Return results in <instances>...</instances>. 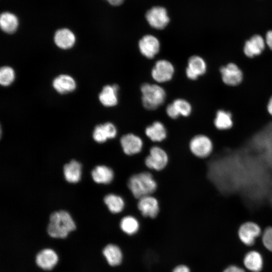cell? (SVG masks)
<instances>
[{
  "instance_id": "cell-15",
  "label": "cell",
  "mask_w": 272,
  "mask_h": 272,
  "mask_svg": "<svg viewBox=\"0 0 272 272\" xmlns=\"http://www.w3.org/2000/svg\"><path fill=\"white\" fill-rule=\"evenodd\" d=\"M206 71L207 64L202 57L195 55L188 58L185 73L189 79L195 80L205 74Z\"/></svg>"
},
{
  "instance_id": "cell-6",
  "label": "cell",
  "mask_w": 272,
  "mask_h": 272,
  "mask_svg": "<svg viewBox=\"0 0 272 272\" xmlns=\"http://www.w3.org/2000/svg\"><path fill=\"white\" fill-rule=\"evenodd\" d=\"M59 261L58 255L53 249L46 247L40 250L35 256V263L40 269L45 271L52 270Z\"/></svg>"
},
{
  "instance_id": "cell-32",
  "label": "cell",
  "mask_w": 272,
  "mask_h": 272,
  "mask_svg": "<svg viewBox=\"0 0 272 272\" xmlns=\"http://www.w3.org/2000/svg\"><path fill=\"white\" fill-rule=\"evenodd\" d=\"M166 112L167 115L172 119H176L180 116L176 108L172 103L167 106Z\"/></svg>"
},
{
  "instance_id": "cell-30",
  "label": "cell",
  "mask_w": 272,
  "mask_h": 272,
  "mask_svg": "<svg viewBox=\"0 0 272 272\" xmlns=\"http://www.w3.org/2000/svg\"><path fill=\"white\" fill-rule=\"evenodd\" d=\"M15 78L14 70L9 66H3L0 70V83L2 86L10 85Z\"/></svg>"
},
{
  "instance_id": "cell-20",
  "label": "cell",
  "mask_w": 272,
  "mask_h": 272,
  "mask_svg": "<svg viewBox=\"0 0 272 272\" xmlns=\"http://www.w3.org/2000/svg\"><path fill=\"white\" fill-rule=\"evenodd\" d=\"M213 123L215 128L219 131L229 130L234 126L232 114L224 110L217 111Z\"/></svg>"
},
{
  "instance_id": "cell-13",
  "label": "cell",
  "mask_w": 272,
  "mask_h": 272,
  "mask_svg": "<svg viewBox=\"0 0 272 272\" xmlns=\"http://www.w3.org/2000/svg\"><path fill=\"white\" fill-rule=\"evenodd\" d=\"M223 82L229 86H236L239 84L243 79L241 70L235 63L231 62L220 69Z\"/></svg>"
},
{
  "instance_id": "cell-7",
  "label": "cell",
  "mask_w": 272,
  "mask_h": 272,
  "mask_svg": "<svg viewBox=\"0 0 272 272\" xmlns=\"http://www.w3.org/2000/svg\"><path fill=\"white\" fill-rule=\"evenodd\" d=\"M261 233L260 226L256 222L251 221L242 223L238 229V234L240 240L247 246L252 245L255 239Z\"/></svg>"
},
{
  "instance_id": "cell-26",
  "label": "cell",
  "mask_w": 272,
  "mask_h": 272,
  "mask_svg": "<svg viewBox=\"0 0 272 272\" xmlns=\"http://www.w3.org/2000/svg\"><path fill=\"white\" fill-rule=\"evenodd\" d=\"M18 21L17 17L9 12H4L0 16L1 29L8 34L14 33L18 27Z\"/></svg>"
},
{
  "instance_id": "cell-29",
  "label": "cell",
  "mask_w": 272,
  "mask_h": 272,
  "mask_svg": "<svg viewBox=\"0 0 272 272\" xmlns=\"http://www.w3.org/2000/svg\"><path fill=\"white\" fill-rule=\"evenodd\" d=\"M172 103L175 106L180 115L188 116L192 111L190 104L186 100L178 98L174 100Z\"/></svg>"
},
{
  "instance_id": "cell-5",
  "label": "cell",
  "mask_w": 272,
  "mask_h": 272,
  "mask_svg": "<svg viewBox=\"0 0 272 272\" xmlns=\"http://www.w3.org/2000/svg\"><path fill=\"white\" fill-rule=\"evenodd\" d=\"M169 158L166 152L159 146L150 148L149 155L145 159L146 166L155 171H161L167 165Z\"/></svg>"
},
{
  "instance_id": "cell-24",
  "label": "cell",
  "mask_w": 272,
  "mask_h": 272,
  "mask_svg": "<svg viewBox=\"0 0 272 272\" xmlns=\"http://www.w3.org/2000/svg\"><path fill=\"white\" fill-rule=\"evenodd\" d=\"M63 174L65 180L70 183H77L81 179V165L73 160L69 163L66 164L63 167Z\"/></svg>"
},
{
  "instance_id": "cell-16",
  "label": "cell",
  "mask_w": 272,
  "mask_h": 272,
  "mask_svg": "<svg viewBox=\"0 0 272 272\" xmlns=\"http://www.w3.org/2000/svg\"><path fill=\"white\" fill-rule=\"evenodd\" d=\"M117 134L115 126L111 122L97 125L94 128L93 137L99 143L106 142L108 139L114 138Z\"/></svg>"
},
{
  "instance_id": "cell-4",
  "label": "cell",
  "mask_w": 272,
  "mask_h": 272,
  "mask_svg": "<svg viewBox=\"0 0 272 272\" xmlns=\"http://www.w3.org/2000/svg\"><path fill=\"white\" fill-rule=\"evenodd\" d=\"M189 148L194 156L198 159H206L212 154L214 151V144L208 135L199 133L191 139Z\"/></svg>"
},
{
  "instance_id": "cell-35",
  "label": "cell",
  "mask_w": 272,
  "mask_h": 272,
  "mask_svg": "<svg viewBox=\"0 0 272 272\" xmlns=\"http://www.w3.org/2000/svg\"><path fill=\"white\" fill-rule=\"evenodd\" d=\"M265 41L268 47L272 50V30H269L266 33Z\"/></svg>"
},
{
  "instance_id": "cell-8",
  "label": "cell",
  "mask_w": 272,
  "mask_h": 272,
  "mask_svg": "<svg viewBox=\"0 0 272 272\" xmlns=\"http://www.w3.org/2000/svg\"><path fill=\"white\" fill-rule=\"evenodd\" d=\"M174 67L171 62L160 59L156 62L151 71L152 78L158 83H165L172 79Z\"/></svg>"
},
{
  "instance_id": "cell-12",
  "label": "cell",
  "mask_w": 272,
  "mask_h": 272,
  "mask_svg": "<svg viewBox=\"0 0 272 272\" xmlns=\"http://www.w3.org/2000/svg\"><path fill=\"white\" fill-rule=\"evenodd\" d=\"M139 49L145 57L151 59L160 51V43L157 38L152 35H146L139 41Z\"/></svg>"
},
{
  "instance_id": "cell-31",
  "label": "cell",
  "mask_w": 272,
  "mask_h": 272,
  "mask_svg": "<svg viewBox=\"0 0 272 272\" xmlns=\"http://www.w3.org/2000/svg\"><path fill=\"white\" fill-rule=\"evenodd\" d=\"M262 242L265 247L272 251V227L267 226L265 228L262 236Z\"/></svg>"
},
{
  "instance_id": "cell-1",
  "label": "cell",
  "mask_w": 272,
  "mask_h": 272,
  "mask_svg": "<svg viewBox=\"0 0 272 272\" xmlns=\"http://www.w3.org/2000/svg\"><path fill=\"white\" fill-rule=\"evenodd\" d=\"M76 229V224L67 212L61 210L50 215L46 227V233L50 237L65 239Z\"/></svg>"
},
{
  "instance_id": "cell-34",
  "label": "cell",
  "mask_w": 272,
  "mask_h": 272,
  "mask_svg": "<svg viewBox=\"0 0 272 272\" xmlns=\"http://www.w3.org/2000/svg\"><path fill=\"white\" fill-rule=\"evenodd\" d=\"M223 272H245V270L237 266L231 265L227 267Z\"/></svg>"
},
{
  "instance_id": "cell-10",
  "label": "cell",
  "mask_w": 272,
  "mask_h": 272,
  "mask_svg": "<svg viewBox=\"0 0 272 272\" xmlns=\"http://www.w3.org/2000/svg\"><path fill=\"white\" fill-rule=\"evenodd\" d=\"M120 144L123 152L127 156L140 153L143 147L142 139L133 133L123 135L120 139Z\"/></svg>"
},
{
  "instance_id": "cell-19",
  "label": "cell",
  "mask_w": 272,
  "mask_h": 272,
  "mask_svg": "<svg viewBox=\"0 0 272 272\" xmlns=\"http://www.w3.org/2000/svg\"><path fill=\"white\" fill-rule=\"evenodd\" d=\"M146 136L153 142H161L167 137V130L163 123L159 121L153 122L145 130Z\"/></svg>"
},
{
  "instance_id": "cell-14",
  "label": "cell",
  "mask_w": 272,
  "mask_h": 272,
  "mask_svg": "<svg viewBox=\"0 0 272 272\" xmlns=\"http://www.w3.org/2000/svg\"><path fill=\"white\" fill-rule=\"evenodd\" d=\"M101 253L109 266L116 267L122 263L123 253L120 247L116 244L113 243L107 244L102 249Z\"/></svg>"
},
{
  "instance_id": "cell-33",
  "label": "cell",
  "mask_w": 272,
  "mask_h": 272,
  "mask_svg": "<svg viewBox=\"0 0 272 272\" xmlns=\"http://www.w3.org/2000/svg\"><path fill=\"white\" fill-rule=\"evenodd\" d=\"M172 272H190V269L186 265L179 264L176 266Z\"/></svg>"
},
{
  "instance_id": "cell-11",
  "label": "cell",
  "mask_w": 272,
  "mask_h": 272,
  "mask_svg": "<svg viewBox=\"0 0 272 272\" xmlns=\"http://www.w3.org/2000/svg\"><path fill=\"white\" fill-rule=\"evenodd\" d=\"M137 207L143 217H149L151 219L156 218L160 211L158 199L151 195L139 199Z\"/></svg>"
},
{
  "instance_id": "cell-9",
  "label": "cell",
  "mask_w": 272,
  "mask_h": 272,
  "mask_svg": "<svg viewBox=\"0 0 272 272\" xmlns=\"http://www.w3.org/2000/svg\"><path fill=\"white\" fill-rule=\"evenodd\" d=\"M146 18L150 25L156 29H163L169 22L166 10L161 7H154L148 11Z\"/></svg>"
},
{
  "instance_id": "cell-3",
  "label": "cell",
  "mask_w": 272,
  "mask_h": 272,
  "mask_svg": "<svg viewBox=\"0 0 272 272\" xmlns=\"http://www.w3.org/2000/svg\"><path fill=\"white\" fill-rule=\"evenodd\" d=\"M142 102L147 110L156 109L165 101L166 94L165 90L157 84L145 83L141 85Z\"/></svg>"
},
{
  "instance_id": "cell-21",
  "label": "cell",
  "mask_w": 272,
  "mask_h": 272,
  "mask_svg": "<svg viewBox=\"0 0 272 272\" xmlns=\"http://www.w3.org/2000/svg\"><path fill=\"white\" fill-rule=\"evenodd\" d=\"M54 41L56 45L62 49H68L72 47L75 42V36L69 29L63 28L56 31Z\"/></svg>"
},
{
  "instance_id": "cell-23",
  "label": "cell",
  "mask_w": 272,
  "mask_h": 272,
  "mask_svg": "<svg viewBox=\"0 0 272 272\" xmlns=\"http://www.w3.org/2000/svg\"><path fill=\"white\" fill-rule=\"evenodd\" d=\"M93 180L97 183L108 184L113 179V171L105 165H99L92 171Z\"/></svg>"
},
{
  "instance_id": "cell-2",
  "label": "cell",
  "mask_w": 272,
  "mask_h": 272,
  "mask_svg": "<svg viewBox=\"0 0 272 272\" xmlns=\"http://www.w3.org/2000/svg\"><path fill=\"white\" fill-rule=\"evenodd\" d=\"M157 186L153 175L145 171L132 175L127 182L128 189L138 199L151 195L156 190Z\"/></svg>"
},
{
  "instance_id": "cell-18",
  "label": "cell",
  "mask_w": 272,
  "mask_h": 272,
  "mask_svg": "<svg viewBox=\"0 0 272 272\" xmlns=\"http://www.w3.org/2000/svg\"><path fill=\"white\" fill-rule=\"evenodd\" d=\"M119 87L117 85L105 86L99 95V99L104 106L112 107L118 103L117 93Z\"/></svg>"
},
{
  "instance_id": "cell-22",
  "label": "cell",
  "mask_w": 272,
  "mask_h": 272,
  "mask_svg": "<svg viewBox=\"0 0 272 272\" xmlns=\"http://www.w3.org/2000/svg\"><path fill=\"white\" fill-rule=\"evenodd\" d=\"M52 85L55 90L61 94L72 92L76 87L74 79L66 75H61L55 78Z\"/></svg>"
},
{
  "instance_id": "cell-37",
  "label": "cell",
  "mask_w": 272,
  "mask_h": 272,
  "mask_svg": "<svg viewBox=\"0 0 272 272\" xmlns=\"http://www.w3.org/2000/svg\"><path fill=\"white\" fill-rule=\"evenodd\" d=\"M267 109L269 114L272 116V96L268 101L267 105Z\"/></svg>"
},
{
  "instance_id": "cell-28",
  "label": "cell",
  "mask_w": 272,
  "mask_h": 272,
  "mask_svg": "<svg viewBox=\"0 0 272 272\" xmlns=\"http://www.w3.org/2000/svg\"><path fill=\"white\" fill-rule=\"evenodd\" d=\"M104 201L112 214L121 213L125 207L123 199L120 196L113 193L106 195L104 198Z\"/></svg>"
},
{
  "instance_id": "cell-27",
  "label": "cell",
  "mask_w": 272,
  "mask_h": 272,
  "mask_svg": "<svg viewBox=\"0 0 272 272\" xmlns=\"http://www.w3.org/2000/svg\"><path fill=\"white\" fill-rule=\"evenodd\" d=\"M119 228L124 234L131 236L138 232L140 229V223L134 217L127 215L120 220Z\"/></svg>"
},
{
  "instance_id": "cell-36",
  "label": "cell",
  "mask_w": 272,
  "mask_h": 272,
  "mask_svg": "<svg viewBox=\"0 0 272 272\" xmlns=\"http://www.w3.org/2000/svg\"><path fill=\"white\" fill-rule=\"evenodd\" d=\"M110 5L117 6L121 5L124 0H106Z\"/></svg>"
},
{
  "instance_id": "cell-17",
  "label": "cell",
  "mask_w": 272,
  "mask_h": 272,
  "mask_svg": "<svg viewBox=\"0 0 272 272\" xmlns=\"http://www.w3.org/2000/svg\"><path fill=\"white\" fill-rule=\"evenodd\" d=\"M265 48V42L259 35H254L247 40L244 45L243 51L248 57L260 54Z\"/></svg>"
},
{
  "instance_id": "cell-25",
  "label": "cell",
  "mask_w": 272,
  "mask_h": 272,
  "mask_svg": "<svg viewBox=\"0 0 272 272\" xmlns=\"http://www.w3.org/2000/svg\"><path fill=\"white\" fill-rule=\"evenodd\" d=\"M245 266L252 272H259L263 266V259L257 251H251L245 256L243 260Z\"/></svg>"
}]
</instances>
